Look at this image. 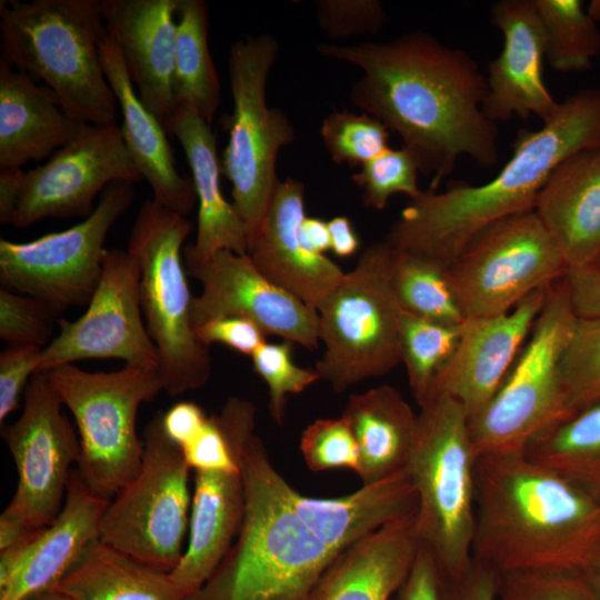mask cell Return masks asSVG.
<instances>
[{
    "mask_svg": "<svg viewBox=\"0 0 600 600\" xmlns=\"http://www.w3.org/2000/svg\"><path fill=\"white\" fill-rule=\"evenodd\" d=\"M140 279V266L128 250H107L86 312L74 321L59 319L58 334L41 350L38 372L110 358L158 370V352L143 320Z\"/></svg>",
    "mask_w": 600,
    "mask_h": 600,
    "instance_id": "cell-15",
    "label": "cell"
},
{
    "mask_svg": "<svg viewBox=\"0 0 600 600\" xmlns=\"http://www.w3.org/2000/svg\"><path fill=\"white\" fill-rule=\"evenodd\" d=\"M109 502L72 469L57 518L28 541L0 551V600H30L52 590L100 539Z\"/></svg>",
    "mask_w": 600,
    "mask_h": 600,
    "instance_id": "cell-19",
    "label": "cell"
},
{
    "mask_svg": "<svg viewBox=\"0 0 600 600\" xmlns=\"http://www.w3.org/2000/svg\"><path fill=\"white\" fill-rule=\"evenodd\" d=\"M286 496L318 538L339 552L417 510V496L407 469L339 498L307 497L289 483Z\"/></svg>",
    "mask_w": 600,
    "mask_h": 600,
    "instance_id": "cell-30",
    "label": "cell"
},
{
    "mask_svg": "<svg viewBox=\"0 0 600 600\" xmlns=\"http://www.w3.org/2000/svg\"><path fill=\"white\" fill-rule=\"evenodd\" d=\"M164 128L186 153L199 204L196 240L188 248L200 258L220 250L247 253L250 230L222 194L221 163L210 123L191 104L182 102Z\"/></svg>",
    "mask_w": 600,
    "mask_h": 600,
    "instance_id": "cell-28",
    "label": "cell"
},
{
    "mask_svg": "<svg viewBox=\"0 0 600 600\" xmlns=\"http://www.w3.org/2000/svg\"><path fill=\"white\" fill-rule=\"evenodd\" d=\"M546 60L559 72L589 69L600 53V30L580 0H534Z\"/></svg>",
    "mask_w": 600,
    "mask_h": 600,
    "instance_id": "cell-36",
    "label": "cell"
},
{
    "mask_svg": "<svg viewBox=\"0 0 600 600\" xmlns=\"http://www.w3.org/2000/svg\"><path fill=\"white\" fill-rule=\"evenodd\" d=\"M62 406L47 373L38 372L23 393L20 417L1 430L18 471L17 490L4 510L32 529L57 518L71 464L79 459V436Z\"/></svg>",
    "mask_w": 600,
    "mask_h": 600,
    "instance_id": "cell-16",
    "label": "cell"
},
{
    "mask_svg": "<svg viewBox=\"0 0 600 600\" xmlns=\"http://www.w3.org/2000/svg\"><path fill=\"white\" fill-rule=\"evenodd\" d=\"M546 291L547 287L532 292L508 313L466 320L458 347L436 380L429 401L449 396L463 407L469 420L477 416L496 394L526 343Z\"/></svg>",
    "mask_w": 600,
    "mask_h": 600,
    "instance_id": "cell-20",
    "label": "cell"
},
{
    "mask_svg": "<svg viewBox=\"0 0 600 600\" xmlns=\"http://www.w3.org/2000/svg\"><path fill=\"white\" fill-rule=\"evenodd\" d=\"M59 314L40 299L6 288L0 290V338L9 346L43 349L53 339Z\"/></svg>",
    "mask_w": 600,
    "mask_h": 600,
    "instance_id": "cell-42",
    "label": "cell"
},
{
    "mask_svg": "<svg viewBox=\"0 0 600 600\" xmlns=\"http://www.w3.org/2000/svg\"><path fill=\"white\" fill-rule=\"evenodd\" d=\"M100 56L121 110L123 142L141 177L150 184L152 199L187 217L197 202L192 179L177 170L164 126L139 98L121 52L107 31L100 41Z\"/></svg>",
    "mask_w": 600,
    "mask_h": 600,
    "instance_id": "cell-24",
    "label": "cell"
},
{
    "mask_svg": "<svg viewBox=\"0 0 600 600\" xmlns=\"http://www.w3.org/2000/svg\"><path fill=\"white\" fill-rule=\"evenodd\" d=\"M240 461L244 510L239 532L208 581L184 600H308L339 551L290 504L288 482L254 433Z\"/></svg>",
    "mask_w": 600,
    "mask_h": 600,
    "instance_id": "cell-4",
    "label": "cell"
},
{
    "mask_svg": "<svg viewBox=\"0 0 600 600\" xmlns=\"http://www.w3.org/2000/svg\"><path fill=\"white\" fill-rule=\"evenodd\" d=\"M320 134L331 160L349 167H361L389 148L388 128L364 112L333 111L323 119Z\"/></svg>",
    "mask_w": 600,
    "mask_h": 600,
    "instance_id": "cell-39",
    "label": "cell"
},
{
    "mask_svg": "<svg viewBox=\"0 0 600 600\" xmlns=\"http://www.w3.org/2000/svg\"><path fill=\"white\" fill-rule=\"evenodd\" d=\"M183 261L188 274L202 286L192 299L194 328L211 319L239 317L253 321L267 336L318 347L317 310L267 279L247 253L220 250L200 258L184 244Z\"/></svg>",
    "mask_w": 600,
    "mask_h": 600,
    "instance_id": "cell-18",
    "label": "cell"
},
{
    "mask_svg": "<svg viewBox=\"0 0 600 600\" xmlns=\"http://www.w3.org/2000/svg\"><path fill=\"white\" fill-rule=\"evenodd\" d=\"M568 270L553 238L529 210L478 232L449 264L448 276L469 320L508 313Z\"/></svg>",
    "mask_w": 600,
    "mask_h": 600,
    "instance_id": "cell-13",
    "label": "cell"
},
{
    "mask_svg": "<svg viewBox=\"0 0 600 600\" xmlns=\"http://www.w3.org/2000/svg\"><path fill=\"white\" fill-rule=\"evenodd\" d=\"M30 600H72L70 599L69 597L64 596L63 593L59 592V591H56V590H50V591H47V592H43Z\"/></svg>",
    "mask_w": 600,
    "mask_h": 600,
    "instance_id": "cell-57",
    "label": "cell"
},
{
    "mask_svg": "<svg viewBox=\"0 0 600 600\" xmlns=\"http://www.w3.org/2000/svg\"><path fill=\"white\" fill-rule=\"evenodd\" d=\"M578 319L564 276L547 287L543 306L508 374L469 420L478 458L523 452L533 436L561 418L560 362Z\"/></svg>",
    "mask_w": 600,
    "mask_h": 600,
    "instance_id": "cell-10",
    "label": "cell"
},
{
    "mask_svg": "<svg viewBox=\"0 0 600 600\" xmlns=\"http://www.w3.org/2000/svg\"><path fill=\"white\" fill-rule=\"evenodd\" d=\"M173 90L208 122L220 104V82L209 46V11L203 0H178Z\"/></svg>",
    "mask_w": 600,
    "mask_h": 600,
    "instance_id": "cell-34",
    "label": "cell"
},
{
    "mask_svg": "<svg viewBox=\"0 0 600 600\" xmlns=\"http://www.w3.org/2000/svg\"><path fill=\"white\" fill-rule=\"evenodd\" d=\"M38 530L30 528L20 518L3 510L0 516V551L28 541Z\"/></svg>",
    "mask_w": 600,
    "mask_h": 600,
    "instance_id": "cell-54",
    "label": "cell"
},
{
    "mask_svg": "<svg viewBox=\"0 0 600 600\" xmlns=\"http://www.w3.org/2000/svg\"><path fill=\"white\" fill-rule=\"evenodd\" d=\"M41 348L9 346L0 353V422L17 409L28 381L39 371Z\"/></svg>",
    "mask_w": 600,
    "mask_h": 600,
    "instance_id": "cell-46",
    "label": "cell"
},
{
    "mask_svg": "<svg viewBox=\"0 0 600 600\" xmlns=\"http://www.w3.org/2000/svg\"><path fill=\"white\" fill-rule=\"evenodd\" d=\"M209 416L192 401H180L162 412V428L180 449L192 443L201 433Z\"/></svg>",
    "mask_w": 600,
    "mask_h": 600,
    "instance_id": "cell-50",
    "label": "cell"
},
{
    "mask_svg": "<svg viewBox=\"0 0 600 600\" xmlns=\"http://www.w3.org/2000/svg\"><path fill=\"white\" fill-rule=\"evenodd\" d=\"M357 440L362 486L380 482L408 466L419 417L392 386L351 394L341 414Z\"/></svg>",
    "mask_w": 600,
    "mask_h": 600,
    "instance_id": "cell-31",
    "label": "cell"
},
{
    "mask_svg": "<svg viewBox=\"0 0 600 600\" xmlns=\"http://www.w3.org/2000/svg\"><path fill=\"white\" fill-rule=\"evenodd\" d=\"M593 266L600 269V256L598 257V259H597V261H596V263Z\"/></svg>",
    "mask_w": 600,
    "mask_h": 600,
    "instance_id": "cell-59",
    "label": "cell"
},
{
    "mask_svg": "<svg viewBox=\"0 0 600 600\" xmlns=\"http://www.w3.org/2000/svg\"><path fill=\"white\" fill-rule=\"evenodd\" d=\"M562 416L600 399V318H579L560 362Z\"/></svg>",
    "mask_w": 600,
    "mask_h": 600,
    "instance_id": "cell-38",
    "label": "cell"
},
{
    "mask_svg": "<svg viewBox=\"0 0 600 600\" xmlns=\"http://www.w3.org/2000/svg\"><path fill=\"white\" fill-rule=\"evenodd\" d=\"M523 454L600 494V399L543 428Z\"/></svg>",
    "mask_w": 600,
    "mask_h": 600,
    "instance_id": "cell-33",
    "label": "cell"
},
{
    "mask_svg": "<svg viewBox=\"0 0 600 600\" xmlns=\"http://www.w3.org/2000/svg\"><path fill=\"white\" fill-rule=\"evenodd\" d=\"M299 231L303 244L309 250L320 254L331 250L330 232L328 222L324 220L316 217H304Z\"/></svg>",
    "mask_w": 600,
    "mask_h": 600,
    "instance_id": "cell-55",
    "label": "cell"
},
{
    "mask_svg": "<svg viewBox=\"0 0 600 600\" xmlns=\"http://www.w3.org/2000/svg\"><path fill=\"white\" fill-rule=\"evenodd\" d=\"M498 600H600L579 569L499 574Z\"/></svg>",
    "mask_w": 600,
    "mask_h": 600,
    "instance_id": "cell-43",
    "label": "cell"
},
{
    "mask_svg": "<svg viewBox=\"0 0 600 600\" xmlns=\"http://www.w3.org/2000/svg\"><path fill=\"white\" fill-rule=\"evenodd\" d=\"M418 172L419 166L408 149L389 147L362 164L360 171L351 178L363 191V203L372 209L383 210L393 194L402 193L410 200L421 196Z\"/></svg>",
    "mask_w": 600,
    "mask_h": 600,
    "instance_id": "cell-40",
    "label": "cell"
},
{
    "mask_svg": "<svg viewBox=\"0 0 600 600\" xmlns=\"http://www.w3.org/2000/svg\"><path fill=\"white\" fill-rule=\"evenodd\" d=\"M300 451L307 467L314 472L338 468L359 470V447L342 416L318 419L307 426L301 433Z\"/></svg>",
    "mask_w": 600,
    "mask_h": 600,
    "instance_id": "cell-44",
    "label": "cell"
},
{
    "mask_svg": "<svg viewBox=\"0 0 600 600\" xmlns=\"http://www.w3.org/2000/svg\"><path fill=\"white\" fill-rule=\"evenodd\" d=\"M392 600H443L441 571L431 552L422 544L407 579Z\"/></svg>",
    "mask_w": 600,
    "mask_h": 600,
    "instance_id": "cell-48",
    "label": "cell"
},
{
    "mask_svg": "<svg viewBox=\"0 0 600 600\" xmlns=\"http://www.w3.org/2000/svg\"><path fill=\"white\" fill-rule=\"evenodd\" d=\"M278 52V40L264 33L238 40L228 58L233 108L221 119L229 133L221 172L231 182L232 203L248 226L250 237L279 182L278 153L296 138L288 117L277 108H269L266 100L267 80Z\"/></svg>",
    "mask_w": 600,
    "mask_h": 600,
    "instance_id": "cell-11",
    "label": "cell"
},
{
    "mask_svg": "<svg viewBox=\"0 0 600 600\" xmlns=\"http://www.w3.org/2000/svg\"><path fill=\"white\" fill-rule=\"evenodd\" d=\"M104 32L101 0L0 2V60L41 81L84 124H117L100 56Z\"/></svg>",
    "mask_w": 600,
    "mask_h": 600,
    "instance_id": "cell-5",
    "label": "cell"
},
{
    "mask_svg": "<svg viewBox=\"0 0 600 600\" xmlns=\"http://www.w3.org/2000/svg\"><path fill=\"white\" fill-rule=\"evenodd\" d=\"M196 336L208 348L213 343H221L249 357L266 342L267 337L253 321L239 317L206 321L196 327Z\"/></svg>",
    "mask_w": 600,
    "mask_h": 600,
    "instance_id": "cell-47",
    "label": "cell"
},
{
    "mask_svg": "<svg viewBox=\"0 0 600 600\" xmlns=\"http://www.w3.org/2000/svg\"><path fill=\"white\" fill-rule=\"evenodd\" d=\"M323 57L358 67L350 100L396 132L429 189L467 156L482 167L498 161V130L483 110L487 77L463 50L412 31L388 42L321 43Z\"/></svg>",
    "mask_w": 600,
    "mask_h": 600,
    "instance_id": "cell-1",
    "label": "cell"
},
{
    "mask_svg": "<svg viewBox=\"0 0 600 600\" xmlns=\"http://www.w3.org/2000/svg\"><path fill=\"white\" fill-rule=\"evenodd\" d=\"M394 251L393 283L402 310L439 323L462 326L466 318L448 267L424 256Z\"/></svg>",
    "mask_w": 600,
    "mask_h": 600,
    "instance_id": "cell-35",
    "label": "cell"
},
{
    "mask_svg": "<svg viewBox=\"0 0 600 600\" xmlns=\"http://www.w3.org/2000/svg\"><path fill=\"white\" fill-rule=\"evenodd\" d=\"M331 250L337 257L348 258L354 254L360 247V239L346 216H336L328 221Z\"/></svg>",
    "mask_w": 600,
    "mask_h": 600,
    "instance_id": "cell-53",
    "label": "cell"
},
{
    "mask_svg": "<svg viewBox=\"0 0 600 600\" xmlns=\"http://www.w3.org/2000/svg\"><path fill=\"white\" fill-rule=\"evenodd\" d=\"M600 149V89L580 90L533 131L522 130L509 160L482 184L451 183L411 199L387 233L386 242L449 264L482 229L534 209L553 170L571 156Z\"/></svg>",
    "mask_w": 600,
    "mask_h": 600,
    "instance_id": "cell-2",
    "label": "cell"
},
{
    "mask_svg": "<svg viewBox=\"0 0 600 600\" xmlns=\"http://www.w3.org/2000/svg\"><path fill=\"white\" fill-rule=\"evenodd\" d=\"M394 248L368 246L317 308L324 346L314 370L336 392L390 372L401 362L402 307L393 283Z\"/></svg>",
    "mask_w": 600,
    "mask_h": 600,
    "instance_id": "cell-8",
    "label": "cell"
},
{
    "mask_svg": "<svg viewBox=\"0 0 600 600\" xmlns=\"http://www.w3.org/2000/svg\"><path fill=\"white\" fill-rule=\"evenodd\" d=\"M599 542V493L523 452L477 459L472 559L498 574L580 570Z\"/></svg>",
    "mask_w": 600,
    "mask_h": 600,
    "instance_id": "cell-3",
    "label": "cell"
},
{
    "mask_svg": "<svg viewBox=\"0 0 600 600\" xmlns=\"http://www.w3.org/2000/svg\"><path fill=\"white\" fill-rule=\"evenodd\" d=\"M142 179L119 126L84 124L46 163L26 172L11 224L23 229L47 218H87L109 184Z\"/></svg>",
    "mask_w": 600,
    "mask_h": 600,
    "instance_id": "cell-17",
    "label": "cell"
},
{
    "mask_svg": "<svg viewBox=\"0 0 600 600\" xmlns=\"http://www.w3.org/2000/svg\"><path fill=\"white\" fill-rule=\"evenodd\" d=\"M192 230L187 217L147 199L132 226L127 250L140 266V300L148 332L159 357L163 390L171 397L203 387L211 356L196 336L184 240Z\"/></svg>",
    "mask_w": 600,
    "mask_h": 600,
    "instance_id": "cell-7",
    "label": "cell"
},
{
    "mask_svg": "<svg viewBox=\"0 0 600 600\" xmlns=\"http://www.w3.org/2000/svg\"><path fill=\"white\" fill-rule=\"evenodd\" d=\"M416 511L340 551L320 576L308 600H392L420 547Z\"/></svg>",
    "mask_w": 600,
    "mask_h": 600,
    "instance_id": "cell-25",
    "label": "cell"
},
{
    "mask_svg": "<svg viewBox=\"0 0 600 600\" xmlns=\"http://www.w3.org/2000/svg\"><path fill=\"white\" fill-rule=\"evenodd\" d=\"M72 600H184L169 572L96 541L52 589Z\"/></svg>",
    "mask_w": 600,
    "mask_h": 600,
    "instance_id": "cell-32",
    "label": "cell"
},
{
    "mask_svg": "<svg viewBox=\"0 0 600 600\" xmlns=\"http://www.w3.org/2000/svg\"><path fill=\"white\" fill-rule=\"evenodd\" d=\"M83 126L47 87L0 60V169L52 156Z\"/></svg>",
    "mask_w": 600,
    "mask_h": 600,
    "instance_id": "cell-29",
    "label": "cell"
},
{
    "mask_svg": "<svg viewBox=\"0 0 600 600\" xmlns=\"http://www.w3.org/2000/svg\"><path fill=\"white\" fill-rule=\"evenodd\" d=\"M580 571L591 589L600 599V542L592 550Z\"/></svg>",
    "mask_w": 600,
    "mask_h": 600,
    "instance_id": "cell-56",
    "label": "cell"
},
{
    "mask_svg": "<svg viewBox=\"0 0 600 600\" xmlns=\"http://www.w3.org/2000/svg\"><path fill=\"white\" fill-rule=\"evenodd\" d=\"M243 510L241 464L230 470L194 471L188 543L169 572L186 598L208 581L230 550Z\"/></svg>",
    "mask_w": 600,
    "mask_h": 600,
    "instance_id": "cell-27",
    "label": "cell"
},
{
    "mask_svg": "<svg viewBox=\"0 0 600 600\" xmlns=\"http://www.w3.org/2000/svg\"><path fill=\"white\" fill-rule=\"evenodd\" d=\"M462 326H450L402 311L399 327L401 362L413 397L423 407L436 380L451 360Z\"/></svg>",
    "mask_w": 600,
    "mask_h": 600,
    "instance_id": "cell-37",
    "label": "cell"
},
{
    "mask_svg": "<svg viewBox=\"0 0 600 600\" xmlns=\"http://www.w3.org/2000/svg\"><path fill=\"white\" fill-rule=\"evenodd\" d=\"M491 19L503 37L502 50L489 63L482 110L492 122L536 116L547 121L559 103L543 79L546 44L534 0H500Z\"/></svg>",
    "mask_w": 600,
    "mask_h": 600,
    "instance_id": "cell-21",
    "label": "cell"
},
{
    "mask_svg": "<svg viewBox=\"0 0 600 600\" xmlns=\"http://www.w3.org/2000/svg\"><path fill=\"white\" fill-rule=\"evenodd\" d=\"M139 471L111 500L100 540L154 569L170 572L183 554L192 494L190 468L162 428V412L143 431Z\"/></svg>",
    "mask_w": 600,
    "mask_h": 600,
    "instance_id": "cell-12",
    "label": "cell"
},
{
    "mask_svg": "<svg viewBox=\"0 0 600 600\" xmlns=\"http://www.w3.org/2000/svg\"><path fill=\"white\" fill-rule=\"evenodd\" d=\"M566 278L578 318H600V269L594 266L570 269Z\"/></svg>",
    "mask_w": 600,
    "mask_h": 600,
    "instance_id": "cell-51",
    "label": "cell"
},
{
    "mask_svg": "<svg viewBox=\"0 0 600 600\" xmlns=\"http://www.w3.org/2000/svg\"><path fill=\"white\" fill-rule=\"evenodd\" d=\"M417 441L407 466L417 496L420 544L441 574L454 579L472 563L476 463L469 417L449 396L420 408Z\"/></svg>",
    "mask_w": 600,
    "mask_h": 600,
    "instance_id": "cell-6",
    "label": "cell"
},
{
    "mask_svg": "<svg viewBox=\"0 0 600 600\" xmlns=\"http://www.w3.org/2000/svg\"><path fill=\"white\" fill-rule=\"evenodd\" d=\"M133 198V182L116 181L104 189L90 216L66 230L28 242L1 238V283L59 313L89 303L102 274L107 236Z\"/></svg>",
    "mask_w": 600,
    "mask_h": 600,
    "instance_id": "cell-14",
    "label": "cell"
},
{
    "mask_svg": "<svg viewBox=\"0 0 600 600\" xmlns=\"http://www.w3.org/2000/svg\"><path fill=\"white\" fill-rule=\"evenodd\" d=\"M304 217V184L279 180L247 254L267 279L317 310L346 272L303 244L299 230Z\"/></svg>",
    "mask_w": 600,
    "mask_h": 600,
    "instance_id": "cell-23",
    "label": "cell"
},
{
    "mask_svg": "<svg viewBox=\"0 0 600 600\" xmlns=\"http://www.w3.org/2000/svg\"><path fill=\"white\" fill-rule=\"evenodd\" d=\"M72 413L79 436L78 471L96 494L111 499L139 471L143 440L137 416L163 390L159 371L131 364L90 372L74 363L46 372Z\"/></svg>",
    "mask_w": 600,
    "mask_h": 600,
    "instance_id": "cell-9",
    "label": "cell"
},
{
    "mask_svg": "<svg viewBox=\"0 0 600 600\" xmlns=\"http://www.w3.org/2000/svg\"><path fill=\"white\" fill-rule=\"evenodd\" d=\"M586 10L596 23L600 22V0L590 1Z\"/></svg>",
    "mask_w": 600,
    "mask_h": 600,
    "instance_id": "cell-58",
    "label": "cell"
},
{
    "mask_svg": "<svg viewBox=\"0 0 600 600\" xmlns=\"http://www.w3.org/2000/svg\"><path fill=\"white\" fill-rule=\"evenodd\" d=\"M26 172L21 168L0 169V222L12 223L22 193Z\"/></svg>",
    "mask_w": 600,
    "mask_h": 600,
    "instance_id": "cell-52",
    "label": "cell"
},
{
    "mask_svg": "<svg viewBox=\"0 0 600 600\" xmlns=\"http://www.w3.org/2000/svg\"><path fill=\"white\" fill-rule=\"evenodd\" d=\"M441 578L443 600H498L499 574L474 559L460 577Z\"/></svg>",
    "mask_w": 600,
    "mask_h": 600,
    "instance_id": "cell-49",
    "label": "cell"
},
{
    "mask_svg": "<svg viewBox=\"0 0 600 600\" xmlns=\"http://www.w3.org/2000/svg\"><path fill=\"white\" fill-rule=\"evenodd\" d=\"M317 20L330 39L377 33L388 20L378 0H318Z\"/></svg>",
    "mask_w": 600,
    "mask_h": 600,
    "instance_id": "cell-45",
    "label": "cell"
},
{
    "mask_svg": "<svg viewBox=\"0 0 600 600\" xmlns=\"http://www.w3.org/2000/svg\"><path fill=\"white\" fill-rule=\"evenodd\" d=\"M533 210L569 270L593 266L600 256V149L561 162L539 192Z\"/></svg>",
    "mask_w": 600,
    "mask_h": 600,
    "instance_id": "cell-26",
    "label": "cell"
},
{
    "mask_svg": "<svg viewBox=\"0 0 600 600\" xmlns=\"http://www.w3.org/2000/svg\"><path fill=\"white\" fill-rule=\"evenodd\" d=\"M254 372L268 386L269 413L271 419L282 426L286 416L288 394H297L320 380L314 369L299 367L292 359V343L264 342L251 356Z\"/></svg>",
    "mask_w": 600,
    "mask_h": 600,
    "instance_id": "cell-41",
    "label": "cell"
},
{
    "mask_svg": "<svg viewBox=\"0 0 600 600\" xmlns=\"http://www.w3.org/2000/svg\"><path fill=\"white\" fill-rule=\"evenodd\" d=\"M177 8L178 0H101L106 31L139 98L163 126L179 106L173 90Z\"/></svg>",
    "mask_w": 600,
    "mask_h": 600,
    "instance_id": "cell-22",
    "label": "cell"
}]
</instances>
